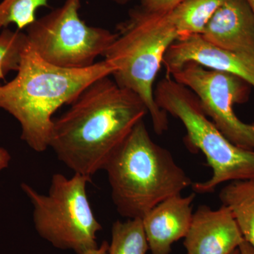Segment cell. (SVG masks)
Instances as JSON below:
<instances>
[{"mask_svg": "<svg viewBox=\"0 0 254 254\" xmlns=\"http://www.w3.org/2000/svg\"><path fill=\"white\" fill-rule=\"evenodd\" d=\"M27 36L20 30L6 28L0 31V80L11 71H17L21 64Z\"/></svg>", "mask_w": 254, "mask_h": 254, "instance_id": "e0dca14e", "label": "cell"}, {"mask_svg": "<svg viewBox=\"0 0 254 254\" xmlns=\"http://www.w3.org/2000/svg\"><path fill=\"white\" fill-rule=\"evenodd\" d=\"M81 1L65 0L63 6L26 28L30 45L47 63L72 69L89 67L116 38V33L88 26L81 19Z\"/></svg>", "mask_w": 254, "mask_h": 254, "instance_id": "52a82bcc", "label": "cell"}, {"mask_svg": "<svg viewBox=\"0 0 254 254\" xmlns=\"http://www.w3.org/2000/svg\"><path fill=\"white\" fill-rule=\"evenodd\" d=\"M248 4L250 5L251 9L254 15V0H246Z\"/></svg>", "mask_w": 254, "mask_h": 254, "instance_id": "603a6c76", "label": "cell"}, {"mask_svg": "<svg viewBox=\"0 0 254 254\" xmlns=\"http://www.w3.org/2000/svg\"><path fill=\"white\" fill-rule=\"evenodd\" d=\"M200 35L218 48L254 57V15L246 0H226Z\"/></svg>", "mask_w": 254, "mask_h": 254, "instance_id": "7c38bea8", "label": "cell"}, {"mask_svg": "<svg viewBox=\"0 0 254 254\" xmlns=\"http://www.w3.org/2000/svg\"><path fill=\"white\" fill-rule=\"evenodd\" d=\"M0 84H1V83H0Z\"/></svg>", "mask_w": 254, "mask_h": 254, "instance_id": "d4e9b609", "label": "cell"}, {"mask_svg": "<svg viewBox=\"0 0 254 254\" xmlns=\"http://www.w3.org/2000/svg\"><path fill=\"white\" fill-rule=\"evenodd\" d=\"M103 170L117 211L127 219L143 218L164 200L182 194L193 183L171 153L152 139L143 120Z\"/></svg>", "mask_w": 254, "mask_h": 254, "instance_id": "3957f363", "label": "cell"}, {"mask_svg": "<svg viewBox=\"0 0 254 254\" xmlns=\"http://www.w3.org/2000/svg\"><path fill=\"white\" fill-rule=\"evenodd\" d=\"M226 0H183L169 11L179 37L201 34L215 11Z\"/></svg>", "mask_w": 254, "mask_h": 254, "instance_id": "5bb4252c", "label": "cell"}, {"mask_svg": "<svg viewBox=\"0 0 254 254\" xmlns=\"http://www.w3.org/2000/svg\"><path fill=\"white\" fill-rule=\"evenodd\" d=\"M154 95L158 106L185 127L187 146L201 151L213 170L209 180L193 183L194 193H213L225 182L254 179V150L229 141L205 115L189 88L166 76L159 82Z\"/></svg>", "mask_w": 254, "mask_h": 254, "instance_id": "5b68a950", "label": "cell"}, {"mask_svg": "<svg viewBox=\"0 0 254 254\" xmlns=\"http://www.w3.org/2000/svg\"><path fill=\"white\" fill-rule=\"evenodd\" d=\"M189 88L202 110L229 141L254 150V123L241 121L234 105L248 101L251 86L230 73L208 69L195 63L185 64L170 76Z\"/></svg>", "mask_w": 254, "mask_h": 254, "instance_id": "ba28073f", "label": "cell"}, {"mask_svg": "<svg viewBox=\"0 0 254 254\" xmlns=\"http://www.w3.org/2000/svg\"><path fill=\"white\" fill-rule=\"evenodd\" d=\"M189 63L235 75L254 88V57L218 48L200 34L178 37L170 47L163 63L167 77Z\"/></svg>", "mask_w": 254, "mask_h": 254, "instance_id": "9c48e42d", "label": "cell"}, {"mask_svg": "<svg viewBox=\"0 0 254 254\" xmlns=\"http://www.w3.org/2000/svg\"><path fill=\"white\" fill-rule=\"evenodd\" d=\"M117 36L104 55L117 67L112 75L123 88L143 100L158 135L168 131V113L155 101L153 85L164 57L179 34L170 13L150 12L141 6L131 10L117 28Z\"/></svg>", "mask_w": 254, "mask_h": 254, "instance_id": "277c9868", "label": "cell"}, {"mask_svg": "<svg viewBox=\"0 0 254 254\" xmlns=\"http://www.w3.org/2000/svg\"><path fill=\"white\" fill-rule=\"evenodd\" d=\"M183 0H141L142 9L150 12H168Z\"/></svg>", "mask_w": 254, "mask_h": 254, "instance_id": "ac0fdd59", "label": "cell"}, {"mask_svg": "<svg viewBox=\"0 0 254 254\" xmlns=\"http://www.w3.org/2000/svg\"><path fill=\"white\" fill-rule=\"evenodd\" d=\"M148 251L141 218L114 222L108 254H146Z\"/></svg>", "mask_w": 254, "mask_h": 254, "instance_id": "9a60e30c", "label": "cell"}, {"mask_svg": "<svg viewBox=\"0 0 254 254\" xmlns=\"http://www.w3.org/2000/svg\"><path fill=\"white\" fill-rule=\"evenodd\" d=\"M230 254H240V250H239V249H237V250L234 251V252Z\"/></svg>", "mask_w": 254, "mask_h": 254, "instance_id": "cb8c5ba5", "label": "cell"}, {"mask_svg": "<svg viewBox=\"0 0 254 254\" xmlns=\"http://www.w3.org/2000/svg\"><path fill=\"white\" fill-rule=\"evenodd\" d=\"M108 249H109V243L105 241L98 248L89 251L85 254H108Z\"/></svg>", "mask_w": 254, "mask_h": 254, "instance_id": "ffe728a7", "label": "cell"}, {"mask_svg": "<svg viewBox=\"0 0 254 254\" xmlns=\"http://www.w3.org/2000/svg\"><path fill=\"white\" fill-rule=\"evenodd\" d=\"M195 193L164 200L141 219L151 254H170L177 241L185 238L193 218Z\"/></svg>", "mask_w": 254, "mask_h": 254, "instance_id": "8fae6325", "label": "cell"}, {"mask_svg": "<svg viewBox=\"0 0 254 254\" xmlns=\"http://www.w3.org/2000/svg\"><path fill=\"white\" fill-rule=\"evenodd\" d=\"M50 0H1L0 1V31L16 25L18 30L27 28L37 19L36 12L47 6Z\"/></svg>", "mask_w": 254, "mask_h": 254, "instance_id": "2e32d148", "label": "cell"}, {"mask_svg": "<svg viewBox=\"0 0 254 254\" xmlns=\"http://www.w3.org/2000/svg\"><path fill=\"white\" fill-rule=\"evenodd\" d=\"M11 157L7 150L0 147V173L7 168L11 161Z\"/></svg>", "mask_w": 254, "mask_h": 254, "instance_id": "d6986e66", "label": "cell"}, {"mask_svg": "<svg viewBox=\"0 0 254 254\" xmlns=\"http://www.w3.org/2000/svg\"><path fill=\"white\" fill-rule=\"evenodd\" d=\"M91 178L73 174L52 177L48 193H39L26 183L21 187L33 206V220L38 235L55 248L85 254L98 248L102 230L87 195Z\"/></svg>", "mask_w": 254, "mask_h": 254, "instance_id": "8992f818", "label": "cell"}, {"mask_svg": "<svg viewBox=\"0 0 254 254\" xmlns=\"http://www.w3.org/2000/svg\"><path fill=\"white\" fill-rule=\"evenodd\" d=\"M110 1H113V2L116 3V4L120 5H125L128 4L129 1L131 0H110Z\"/></svg>", "mask_w": 254, "mask_h": 254, "instance_id": "7402d4cb", "label": "cell"}, {"mask_svg": "<svg viewBox=\"0 0 254 254\" xmlns=\"http://www.w3.org/2000/svg\"><path fill=\"white\" fill-rule=\"evenodd\" d=\"M184 246L187 254H230L245 242L231 210L200 205L193 214Z\"/></svg>", "mask_w": 254, "mask_h": 254, "instance_id": "30bf717a", "label": "cell"}, {"mask_svg": "<svg viewBox=\"0 0 254 254\" xmlns=\"http://www.w3.org/2000/svg\"><path fill=\"white\" fill-rule=\"evenodd\" d=\"M110 76L87 87L54 120L49 148L73 174L91 178L148 115L141 98Z\"/></svg>", "mask_w": 254, "mask_h": 254, "instance_id": "6da1fadb", "label": "cell"}, {"mask_svg": "<svg viewBox=\"0 0 254 254\" xmlns=\"http://www.w3.org/2000/svg\"><path fill=\"white\" fill-rule=\"evenodd\" d=\"M219 198L231 210L244 239L254 248V179L229 182Z\"/></svg>", "mask_w": 254, "mask_h": 254, "instance_id": "4fadbf2b", "label": "cell"}, {"mask_svg": "<svg viewBox=\"0 0 254 254\" xmlns=\"http://www.w3.org/2000/svg\"><path fill=\"white\" fill-rule=\"evenodd\" d=\"M240 254H254V248L248 242H245L239 247Z\"/></svg>", "mask_w": 254, "mask_h": 254, "instance_id": "44dd1931", "label": "cell"}, {"mask_svg": "<svg viewBox=\"0 0 254 254\" xmlns=\"http://www.w3.org/2000/svg\"><path fill=\"white\" fill-rule=\"evenodd\" d=\"M116 71L106 60L78 69L55 66L37 54L27 38L17 74L0 84V109L17 120L21 139L42 153L49 148L54 114L71 105L93 82Z\"/></svg>", "mask_w": 254, "mask_h": 254, "instance_id": "7a4b0ae2", "label": "cell"}]
</instances>
